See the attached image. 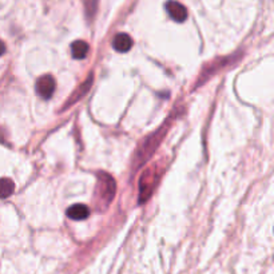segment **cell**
<instances>
[{"label": "cell", "mask_w": 274, "mask_h": 274, "mask_svg": "<svg viewBox=\"0 0 274 274\" xmlns=\"http://www.w3.org/2000/svg\"><path fill=\"white\" fill-rule=\"evenodd\" d=\"M169 127H170V122L165 123L163 126L158 129L155 133L151 134L150 137H147L143 143L140 144L139 150H138L137 155H135V167H137V169L142 166V165L155 153L157 147L159 146V143L162 142V139H163L165 134L169 131Z\"/></svg>", "instance_id": "1"}, {"label": "cell", "mask_w": 274, "mask_h": 274, "mask_svg": "<svg viewBox=\"0 0 274 274\" xmlns=\"http://www.w3.org/2000/svg\"><path fill=\"white\" fill-rule=\"evenodd\" d=\"M115 197V180L113 179L110 174L99 171L98 173V185L97 193H95V199L99 210H104L108 207V205L113 202Z\"/></svg>", "instance_id": "2"}, {"label": "cell", "mask_w": 274, "mask_h": 274, "mask_svg": "<svg viewBox=\"0 0 274 274\" xmlns=\"http://www.w3.org/2000/svg\"><path fill=\"white\" fill-rule=\"evenodd\" d=\"M158 184V175L155 167H151L146 170L140 178L139 182V204H144L149 198L151 197L154 189Z\"/></svg>", "instance_id": "3"}, {"label": "cell", "mask_w": 274, "mask_h": 274, "mask_svg": "<svg viewBox=\"0 0 274 274\" xmlns=\"http://www.w3.org/2000/svg\"><path fill=\"white\" fill-rule=\"evenodd\" d=\"M57 88V82L55 78L51 75H44L39 78L36 82V94L43 99H50L52 97L53 91Z\"/></svg>", "instance_id": "4"}, {"label": "cell", "mask_w": 274, "mask_h": 274, "mask_svg": "<svg viewBox=\"0 0 274 274\" xmlns=\"http://www.w3.org/2000/svg\"><path fill=\"white\" fill-rule=\"evenodd\" d=\"M165 8H166L169 16H170L174 22L184 23L185 20L187 19V10L185 8V6H182V4L175 2V0H169V2L165 4Z\"/></svg>", "instance_id": "5"}, {"label": "cell", "mask_w": 274, "mask_h": 274, "mask_svg": "<svg viewBox=\"0 0 274 274\" xmlns=\"http://www.w3.org/2000/svg\"><path fill=\"white\" fill-rule=\"evenodd\" d=\"M93 82H94V75L91 74L90 77H88L86 79V82L80 84V86L77 88V91H75V93H74L72 95H71L70 99L67 100V103L64 104V106H66L64 108H67V107H70L71 104H74L75 102H78V100H79L80 98H83L84 94L88 93V90H90L91 86H93Z\"/></svg>", "instance_id": "6"}, {"label": "cell", "mask_w": 274, "mask_h": 274, "mask_svg": "<svg viewBox=\"0 0 274 274\" xmlns=\"http://www.w3.org/2000/svg\"><path fill=\"white\" fill-rule=\"evenodd\" d=\"M113 47L118 52H127L133 47V39L127 33H118L113 40Z\"/></svg>", "instance_id": "7"}, {"label": "cell", "mask_w": 274, "mask_h": 274, "mask_svg": "<svg viewBox=\"0 0 274 274\" xmlns=\"http://www.w3.org/2000/svg\"><path fill=\"white\" fill-rule=\"evenodd\" d=\"M67 215L74 221H83L90 215V209L86 205H72V206L67 209Z\"/></svg>", "instance_id": "8"}, {"label": "cell", "mask_w": 274, "mask_h": 274, "mask_svg": "<svg viewBox=\"0 0 274 274\" xmlns=\"http://www.w3.org/2000/svg\"><path fill=\"white\" fill-rule=\"evenodd\" d=\"M88 50H90V47L83 40H75L71 44V53L75 59H84L88 53Z\"/></svg>", "instance_id": "9"}, {"label": "cell", "mask_w": 274, "mask_h": 274, "mask_svg": "<svg viewBox=\"0 0 274 274\" xmlns=\"http://www.w3.org/2000/svg\"><path fill=\"white\" fill-rule=\"evenodd\" d=\"M15 191V184L10 178H0V198H8Z\"/></svg>", "instance_id": "10"}, {"label": "cell", "mask_w": 274, "mask_h": 274, "mask_svg": "<svg viewBox=\"0 0 274 274\" xmlns=\"http://www.w3.org/2000/svg\"><path fill=\"white\" fill-rule=\"evenodd\" d=\"M84 3H86L87 17L90 19L91 16H94L95 10H97V0H84Z\"/></svg>", "instance_id": "11"}, {"label": "cell", "mask_w": 274, "mask_h": 274, "mask_svg": "<svg viewBox=\"0 0 274 274\" xmlns=\"http://www.w3.org/2000/svg\"><path fill=\"white\" fill-rule=\"evenodd\" d=\"M4 52H6V44H4L3 42L0 40V57H2V55H4Z\"/></svg>", "instance_id": "12"}]
</instances>
